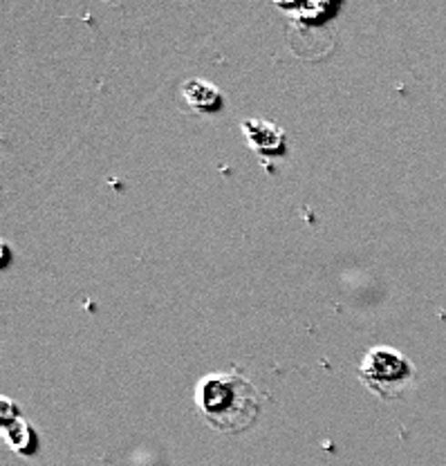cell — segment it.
<instances>
[{"label":"cell","mask_w":446,"mask_h":466,"mask_svg":"<svg viewBox=\"0 0 446 466\" xmlns=\"http://www.w3.org/2000/svg\"><path fill=\"white\" fill-rule=\"evenodd\" d=\"M200 415L218 433H240L258 415V395L249 381L236 375H208L196 390Z\"/></svg>","instance_id":"1"},{"label":"cell","mask_w":446,"mask_h":466,"mask_svg":"<svg viewBox=\"0 0 446 466\" xmlns=\"http://www.w3.org/2000/svg\"><path fill=\"white\" fill-rule=\"evenodd\" d=\"M359 379L381 400H395L413 379V366L392 348H372L359 366Z\"/></svg>","instance_id":"2"},{"label":"cell","mask_w":446,"mask_h":466,"mask_svg":"<svg viewBox=\"0 0 446 466\" xmlns=\"http://www.w3.org/2000/svg\"><path fill=\"white\" fill-rule=\"evenodd\" d=\"M3 440L9 449L23 455L34 453V444H36L30 424L23 420L21 412L12 406L7 397L3 400Z\"/></svg>","instance_id":"3"},{"label":"cell","mask_w":446,"mask_h":466,"mask_svg":"<svg viewBox=\"0 0 446 466\" xmlns=\"http://www.w3.org/2000/svg\"><path fill=\"white\" fill-rule=\"evenodd\" d=\"M247 142L254 150L263 155H280L285 153V133L276 124L265 119H247L242 124Z\"/></svg>","instance_id":"4"},{"label":"cell","mask_w":446,"mask_h":466,"mask_svg":"<svg viewBox=\"0 0 446 466\" xmlns=\"http://www.w3.org/2000/svg\"><path fill=\"white\" fill-rule=\"evenodd\" d=\"M182 96L193 110L211 113L220 108V90L205 79H191L182 86Z\"/></svg>","instance_id":"5"}]
</instances>
